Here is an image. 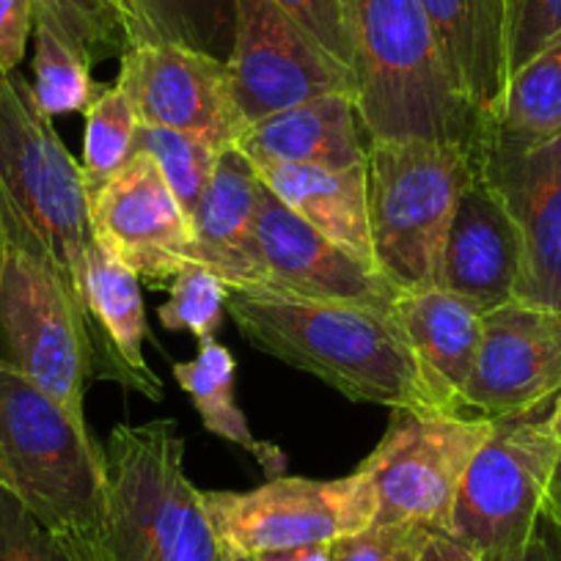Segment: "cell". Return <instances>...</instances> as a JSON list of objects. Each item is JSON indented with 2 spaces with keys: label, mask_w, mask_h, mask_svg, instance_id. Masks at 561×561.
<instances>
[{
  "label": "cell",
  "mask_w": 561,
  "mask_h": 561,
  "mask_svg": "<svg viewBox=\"0 0 561 561\" xmlns=\"http://www.w3.org/2000/svg\"><path fill=\"white\" fill-rule=\"evenodd\" d=\"M0 204L9 242L42 259L72 298L89 333L94 380L135 391L133 375L96 328L85 298L96 237L83 169L18 72H0Z\"/></svg>",
  "instance_id": "obj_1"
},
{
  "label": "cell",
  "mask_w": 561,
  "mask_h": 561,
  "mask_svg": "<svg viewBox=\"0 0 561 561\" xmlns=\"http://www.w3.org/2000/svg\"><path fill=\"white\" fill-rule=\"evenodd\" d=\"M226 311L259 353L314 375L353 402L438 410L393 311L267 287L229 289Z\"/></svg>",
  "instance_id": "obj_2"
},
{
  "label": "cell",
  "mask_w": 561,
  "mask_h": 561,
  "mask_svg": "<svg viewBox=\"0 0 561 561\" xmlns=\"http://www.w3.org/2000/svg\"><path fill=\"white\" fill-rule=\"evenodd\" d=\"M358 113L375 140H440L479 152L482 113L457 94L421 0H347Z\"/></svg>",
  "instance_id": "obj_3"
},
{
  "label": "cell",
  "mask_w": 561,
  "mask_h": 561,
  "mask_svg": "<svg viewBox=\"0 0 561 561\" xmlns=\"http://www.w3.org/2000/svg\"><path fill=\"white\" fill-rule=\"evenodd\" d=\"M0 490L96 561L105 449L7 358H0Z\"/></svg>",
  "instance_id": "obj_4"
},
{
  "label": "cell",
  "mask_w": 561,
  "mask_h": 561,
  "mask_svg": "<svg viewBox=\"0 0 561 561\" xmlns=\"http://www.w3.org/2000/svg\"><path fill=\"white\" fill-rule=\"evenodd\" d=\"M185 449L171 419L113 427L96 561H218V534L187 479Z\"/></svg>",
  "instance_id": "obj_5"
},
{
  "label": "cell",
  "mask_w": 561,
  "mask_h": 561,
  "mask_svg": "<svg viewBox=\"0 0 561 561\" xmlns=\"http://www.w3.org/2000/svg\"><path fill=\"white\" fill-rule=\"evenodd\" d=\"M477 169V152L460 144L369 138L371 262L393 287L402 293L440 287L446 234Z\"/></svg>",
  "instance_id": "obj_6"
},
{
  "label": "cell",
  "mask_w": 561,
  "mask_h": 561,
  "mask_svg": "<svg viewBox=\"0 0 561 561\" xmlns=\"http://www.w3.org/2000/svg\"><path fill=\"white\" fill-rule=\"evenodd\" d=\"M490 433V415L393 408L382 440L358 466L375 490V523L449 534L462 479Z\"/></svg>",
  "instance_id": "obj_7"
},
{
  "label": "cell",
  "mask_w": 561,
  "mask_h": 561,
  "mask_svg": "<svg viewBox=\"0 0 561 561\" xmlns=\"http://www.w3.org/2000/svg\"><path fill=\"white\" fill-rule=\"evenodd\" d=\"M550 404L493 419L488 444L462 479L449 534L479 559L517 553L537 534L561 457V446L548 433Z\"/></svg>",
  "instance_id": "obj_8"
},
{
  "label": "cell",
  "mask_w": 561,
  "mask_h": 561,
  "mask_svg": "<svg viewBox=\"0 0 561 561\" xmlns=\"http://www.w3.org/2000/svg\"><path fill=\"white\" fill-rule=\"evenodd\" d=\"M0 339L9 364L89 427L85 386L94 377L89 333L61 278L14 242L0 275Z\"/></svg>",
  "instance_id": "obj_9"
},
{
  "label": "cell",
  "mask_w": 561,
  "mask_h": 561,
  "mask_svg": "<svg viewBox=\"0 0 561 561\" xmlns=\"http://www.w3.org/2000/svg\"><path fill=\"white\" fill-rule=\"evenodd\" d=\"M202 495L218 542L251 556L336 542L364 531L377 515L375 490L358 468L342 479L278 477L245 493L202 490Z\"/></svg>",
  "instance_id": "obj_10"
},
{
  "label": "cell",
  "mask_w": 561,
  "mask_h": 561,
  "mask_svg": "<svg viewBox=\"0 0 561 561\" xmlns=\"http://www.w3.org/2000/svg\"><path fill=\"white\" fill-rule=\"evenodd\" d=\"M226 67L248 127L328 94L358 100L353 69L322 50L273 0H237L234 47Z\"/></svg>",
  "instance_id": "obj_11"
},
{
  "label": "cell",
  "mask_w": 561,
  "mask_h": 561,
  "mask_svg": "<svg viewBox=\"0 0 561 561\" xmlns=\"http://www.w3.org/2000/svg\"><path fill=\"white\" fill-rule=\"evenodd\" d=\"M116 85L127 91L144 127L187 133L218 152L234 149L248 129L229 67L191 47L133 45L122 56Z\"/></svg>",
  "instance_id": "obj_12"
},
{
  "label": "cell",
  "mask_w": 561,
  "mask_h": 561,
  "mask_svg": "<svg viewBox=\"0 0 561 561\" xmlns=\"http://www.w3.org/2000/svg\"><path fill=\"white\" fill-rule=\"evenodd\" d=\"M89 204L96 245L138 278L158 287L191 264V215L149 154L135 152Z\"/></svg>",
  "instance_id": "obj_13"
},
{
  "label": "cell",
  "mask_w": 561,
  "mask_h": 561,
  "mask_svg": "<svg viewBox=\"0 0 561 561\" xmlns=\"http://www.w3.org/2000/svg\"><path fill=\"white\" fill-rule=\"evenodd\" d=\"M256 240L262 256V284L256 287L380 311H393L402 298V289L393 287L375 264L328 240L264 185L259 191Z\"/></svg>",
  "instance_id": "obj_14"
},
{
  "label": "cell",
  "mask_w": 561,
  "mask_h": 561,
  "mask_svg": "<svg viewBox=\"0 0 561 561\" xmlns=\"http://www.w3.org/2000/svg\"><path fill=\"white\" fill-rule=\"evenodd\" d=\"M561 391V311L512 304L484 314L462 408L490 419L528 413Z\"/></svg>",
  "instance_id": "obj_15"
},
{
  "label": "cell",
  "mask_w": 561,
  "mask_h": 561,
  "mask_svg": "<svg viewBox=\"0 0 561 561\" xmlns=\"http://www.w3.org/2000/svg\"><path fill=\"white\" fill-rule=\"evenodd\" d=\"M520 234L515 300L561 311V138L526 154L477 152Z\"/></svg>",
  "instance_id": "obj_16"
},
{
  "label": "cell",
  "mask_w": 561,
  "mask_h": 561,
  "mask_svg": "<svg viewBox=\"0 0 561 561\" xmlns=\"http://www.w3.org/2000/svg\"><path fill=\"white\" fill-rule=\"evenodd\" d=\"M520 278V234L510 209L482 171L462 191L440 264V289L488 311L515 300Z\"/></svg>",
  "instance_id": "obj_17"
},
{
  "label": "cell",
  "mask_w": 561,
  "mask_h": 561,
  "mask_svg": "<svg viewBox=\"0 0 561 561\" xmlns=\"http://www.w3.org/2000/svg\"><path fill=\"white\" fill-rule=\"evenodd\" d=\"M259 191L262 180L251 160L237 147L226 149L193 213L191 264L213 270L229 289L262 284L256 240Z\"/></svg>",
  "instance_id": "obj_18"
},
{
  "label": "cell",
  "mask_w": 561,
  "mask_h": 561,
  "mask_svg": "<svg viewBox=\"0 0 561 561\" xmlns=\"http://www.w3.org/2000/svg\"><path fill=\"white\" fill-rule=\"evenodd\" d=\"M393 317L413 350L435 408L440 413H462V393L482 342L484 311L449 289L433 287L402 293Z\"/></svg>",
  "instance_id": "obj_19"
},
{
  "label": "cell",
  "mask_w": 561,
  "mask_h": 561,
  "mask_svg": "<svg viewBox=\"0 0 561 561\" xmlns=\"http://www.w3.org/2000/svg\"><path fill=\"white\" fill-rule=\"evenodd\" d=\"M253 165L289 163L353 169L366 163L369 133L353 94H328L251 124L237 144Z\"/></svg>",
  "instance_id": "obj_20"
},
{
  "label": "cell",
  "mask_w": 561,
  "mask_h": 561,
  "mask_svg": "<svg viewBox=\"0 0 561 561\" xmlns=\"http://www.w3.org/2000/svg\"><path fill=\"white\" fill-rule=\"evenodd\" d=\"M457 94L488 116L510 80V0H421Z\"/></svg>",
  "instance_id": "obj_21"
},
{
  "label": "cell",
  "mask_w": 561,
  "mask_h": 561,
  "mask_svg": "<svg viewBox=\"0 0 561 561\" xmlns=\"http://www.w3.org/2000/svg\"><path fill=\"white\" fill-rule=\"evenodd\" d=\"M262 185L293 209L298 218L314 226L320 234L342 245L353 256L371 262L369 204H366V163L353 169L322 165L262 163L253 165Z\"/></svg>",
  "instance_id": "obj_22"
},
{
  "label": "cell",
  "mask_w": 561,
  "mask_h": 561,
  "mask_svg": "<svg viewBox=\"0 0 561 561\" xmlns=\"http://www.w3.org/2000/svg\"><path fill=\"white\" fill-rule=\"evenodd\" d=\"M561 138V34L523 64L482 116L479 152L526 154Z\"/></svg>",
  "instance_id": "obj_23"
},
{
  "label": "cell",
  "mask_w": 561,
  "mask_h": 561,
  "mask_svg": "<svg viewBox=\"0 0 561 561\" xmlns=\"http://www.w3.org/2000/svg\"><path fill=\"white\" fill-rule=\"evenodd\" d=\"M85 298H89V311L96 328L133 375L135 393L152 399V402H163V380L149 369L147 355H144L147 314H144L138 275L96 245L89 262Z\"/></svg>",
  "instance_id": "obj_24"
},
{
  "label": "cell",
  "mask_w": 561,
  "mask_h": 561,
  "mask_svg": "<svg viewBox=\"0 0 561 561\" xmlns=\"http://www.w3.org/2000/svg\"><path fill=\"white\" fill-rule=\"evenodd\" d=\"M174 377L209 433L256 457L267 479L284 477L287 455L278 446L253 438L240 404L234 402V358L224 344L215 342V336L202 339L196 358L174 364Z\"/></svg>",
  "instance_id": "obj_25"
},
{
  "label": "cell",
  "mask_w": 561,
  "mask_h": 561,
  "mask_svg": "<svg viewBox=\"0 0 561 561\" xmlns=\"http://www.w3.org/2000/svg\"><path fill=\"white\" fill-rule=\"evenodd\" d=\"M135 45H180L229 61L237 31V0H124Z\"/></svg>",
  "instance_id": "obj_26"
},
{
  "label": "cell",
  "mask_w": 561,
  "mask_h": 561,
  "mask_svg": "<svg viewBox=\"0 0 561 561\" xmlns=\"http://www.w3.org/2000/svg\"><path fill=\"white\" fill-rule=\"evenodd\" d=\"M34 91L36 102L50 118L64 113H85L100 96V85L91 78V61L53 25L50 18H34Z\"/></svg>",
  "instance_id": "obj_27"
},
{
  "label": "cell",
  "mask_w": 561,
  "mask_h": 561,
  "mask_svg": "<svg viewBox=\"0 0 561 561\" xmlns=\"http://www.w3.org/2000/svg\"><path fill=\"white\" fill-rule=\"evenodd\" d=\"M138 113L122 85L102 89L100 96L85 111L83 138V182L85 193H96L111 182L135 154L138 138Z\"/></svg>",
  "instance_id": "obj_28"
},
{
  "label": "cell",
  "mask_w": 561,
  "mask_h": 561,
  "mask_svg": "<svg viewBox=\"0 0 561 561\" xmlns=\"http://www.w3.org/2000/svg\"><path fill=\"white\" fill-rule=\"evenodd\" d=\"M36 12L89 58H122L135 45V25L124 0H36Z\"/></svg>",
  "instance_id": "obj_29"
},
{
  "label": "cell",
  "mask_w": 561,
  "mask_h": 561,
  "mask_svg": "<svg viewBox=\"0 0 561 561\" xmlns=\"http://www.w3.org/2000/svg\"><path fill=\"white\" fill-rule=\"evenodd\" d=\"M135 152H144L154 160L163 180L180 198L182 209L191 215L198 207L204 187H207L209 176H213L215 165H218L220 152L209 147L207 140L193 138L187 133H176V129L165 127H144L140 124L138 138H135Z\"/></svg>",
  "instance_id": "obj_30"
},
{
  "label": "cell",
  "mask_w": 561,
  "mask_h": 561,
  "mask_svg": "<svg viewBox=\"0 0 561 561\" xmlns=\"http://www.w3.org/2000/svg\"><path fill=\"white\" fill-rule=\"evenodd\" d=\"M229 287L202 264H185L171 278V295L158 317L169 331H187L202 342L213 339L224 325Z\"/></svg>",
  "instance_id": "obj_31"
},
{
  "label": "cell",
  "mask_w": 561,
  "mask_h": 561,
  "mask_svg": "<svg viewBox=\"0 0 561 561\" xmlns=\"http://www.w3.org/2000/svg\"><path fill=\"white\" fill-rule=\"evenodd\" d=\"M0 561H94L72 539L42 526L14 495L0 490Z\"/></svg>",
  "instance_id": "obj_32"
},
{
  "label": "cell",
  "mask_w": 561,
  "mask_h": 561,
  "mask_svg": "<svg viewBox=\"0 0 561 561\" xmlns=\"http://www.w3.org/2000/svg\"><path fill=\"white\" fill-rule=\"evenodd\" d=\"M430 528L371 523L364 531L347 534L331 545L333 561H419Z\"/></svg>",
  "instance_id": "obj_33"
},
{
  "label": "cell",
  "mask_w": 561,
  "mask_h": 561,
  "mask_svg": "<svg viewBox=\"0 0 561 561\" xmlns=\"http://www.w3.org/2000/svg\"><path fill=\"white\" fill-rule=\"evenodd\" d=\"M317 45L355 72V47L350 34L347 0H273Z\"/></svg>",
  "instance_id": "obj_34"
},
{
  "label": "cell",
  "mask_w": 561,
  "mask_h": 561,
  "mask_svg": "<svg viewBox=\"0 0 561 561\" xmlns=\"http://www.w3.org/2000/svg\"><path fill=\"white\" fill-rule=\"evenodd\" d=\"M561 34V0H510V78Z\"/></svg>",
  "instance_id": "obj_35"
},
{
  "label": "cell",
  "mask_w": 561,
  "mask_h": 561,
  "mask_svg": "<svg viewBox=\"0 0 561 561\" xmlns=\"http://www.w3.org/2000/svg\"><path fill=\"white\" fill-rule=\"evenodd\" d=\"M36 0H0V72H14L34 34Z\"/></svg>",
  "instance_id": "obj_36"
},
{
  "label": "cell",
  "mask_w": 561,
  "mask_h": 561,
  "mask_svg": "<svg viewBox=\"0 0 561 561\" xmlns=\"http://www.w3.org/2000/svg\"><path fill=\"white\" fill-rule=\"evenodd\" d=\"M482 561H561V548L556 545V539L550 537L548 520H539L537 534L528 539L526 548H520L517 553L499 556V559H482Z\"/></svg>",
  "instance_id": "obj_37"
},
{
  "label": "cell",
  "mask_w": 561,
  "mask_h": 561,
  "mask_svg": "<svg viewBox=\"0 0 561 561\" xmlns=\"http://www.w3.org/2000/svg\"><path fill=\"white\" fill-rule=\"evenodd\" d=\"M419 561H482L473 550H468L460 539H455L446 531H433L427 537V545L421 550Z\"/></svg>",
  "instance_id": "obj_38"
},
{
  "label": "cell",
  "mask_w": 561,
  "mask_h": 561,
  "mask_svg": "<svg viewBox=\"0 0 561 561\" xmlns=\"http://www.w3.org/2000/svg\"><path fill=\"white\" fill-rule=\"evenodd\" d=\"M331 545H300V548H284V550H270V553H259V561H333L331 559Z\"/></svg>",
  "instance_id": "obj_39"
},
{
  "label": "cell",
  "mask_w": 561,
  "mask_h": 561,
  "mask_svg": "<svg viewBox=\"0 0 561 561\" xmlns=\"http://www.w3.org/2000/svg\"><path fill=\"white\" fill-rule=\"evenodd\" d=\"M542 517H545V520L553 523V526L561 528V457H559V462H556L553 477H550V482H548Z\"/></svg>",
  "instance_id": "obj_40"
},
{
  "label": "cell",
  "mask_w": 561,
  "mask_h": 561,
  "mask_svg": "<svg viewBox=\"0 0 561 561\" xmlns=\"http://www.w3.org/2000/svg\"><path fill=\"white\" fill-rule=\"evenodd\" d=\"M548 433L556 444L561 446V391L556 393L553 404H550V413H548Z\"/></svg>",
  "instance_id": "obj_41"
},
{
  "label": "cell",
  "mask_w": 561,
  "mask_h": 561,
  "mask_svg": "<svg viewBox=\"0 0 561 561\" xmlns=\"http://www.w3.org/2000/svg\"><path fill=\"white\" fill-rule=\"evenodd\" d=\"M9 256V231H7V218H3V204H0V275H3V267H7Z\"/></svg>",
  "instance_id": "obj_42"
},
{
  "label": "cell",
  "mask_w": 561,
  "mask_h": 561,
  "mask_svg": "<svg viewBox=\"0 0 561 561\" xmlns=\"http://www.w3.org/2000/svg\"><path fill=\"white\" fill-rule=\"evenodd\" d=\"M218 561H259V559H256V556H251V553H240V550L229 548V545H220Z\"/></svg>",
  "instance_id": "obj_43"
}]
</instances>
